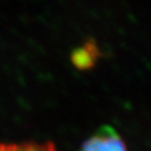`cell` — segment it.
Masks as SVG:
<instances>
[{
    "label": "cell",
    "instance_id": "obj_2",
    "mask_svg": "<svg viewBox=\"0 0 151 151\" xmlns=\"http://www.w3.org/2000/svg\"><path fill=\"white\" fill-rule=\"evenodd\" d=\"M101 50L93 38H88L81 46L71 52L70 61L79 70H89L93 68L101 58Z\"/></svg>",
    "mask_w": 151,
    "mask_h": 151
},
{
    "label": "cell",
    "instance_id": "obj_1",
    "mask_svg": "<svg viewBox=\"0 0 151 151\" xmlns=\"http://www.w3.org/2000/svg\"><path fill=\"white\" fill-rule=\"evenodd\" d=\"M78 151H129L114 128L103 126L82 144Z\"/></svg>",
    "mask_w": 151,
    "mask_h": 151
},
{
    "label": "cell",
    "instance_id": "obj_3",
    "mask_svg": "<svg viewBox=\"0 0 151 151\" xmlns=\"http://www.w3.org/2000/svg\"><path fill=\"white\" fill-rule=\"evenodd\" d=\"M0 151H58L52 142L0 143Z\"/></svg>",
    "mask_w": 151,
    "mask_h": 151
}]
</instances>
